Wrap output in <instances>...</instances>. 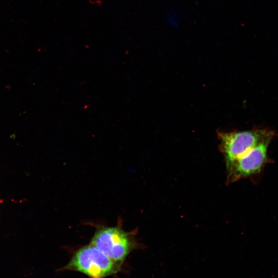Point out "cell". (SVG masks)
Instances as JSON below:
<instances>
[{
	"mask_svg": "<svg viewBox=\"0 0 278 278\" xmlns=\"http://www.w3.org/2000/svg\"><path fill=\"white\" fill-rule=\"evenodd\" d=\"M120 268V265L91 244L76 251L64 267L65 270L79 272L90 278H105L117 273Z\"/></svg>",
	"mask_w": 278,
	"mask_h": 278,
	"instance_id": "6da1fadb",
	"label": "cell"
},
{
	"mask_svg": "<svg viewBox=\"0 0 278 278\" xmlns=\"http://www.w3.org/2000/svg\"><path fill=\"white\" fill-rule=\"evenodd\" d=\"M91 244L120 266L138 245L133 235L119 225L99 228L92 237Z\"/></svg>",
	"mask_w": 278,
	"mask_h": 278,
	"instance_id": "7a4b0ae2",
	"label": "cell"
},
{
	"mask_svg": "<svg viewBox=\"0 0 278 278\" xmlns=\"http://www.w3.org/2000/svg\"><path fill=\"white\" fill-rule=\"evenodd\" d=\"M220 148L229 171L237 160L245 153L267 138H272L273 133L266 129L251 131L219 132Z\"/></svg>",
	"mask_w": 278,
	"mask_h": 278,
	"instance_id": "3957f363",
	"label": "cell"
},
{
	"mask_svg": "<svg viewBox=\"0 0 278 278\" xmlns=\"http://www.w3.org/2000/svg\"><path fill=\"white\" fill-rule=\"evenodd\" d=\"M272 138H267L249 150L228 171L227 182L232 183L258 173L267 161V150Z\"/></svg>",
	"mask_w": 278,
	"mask_h": 278,
	"instance_id": "277c9868",
	"label": "cell"
}]
</instances>
